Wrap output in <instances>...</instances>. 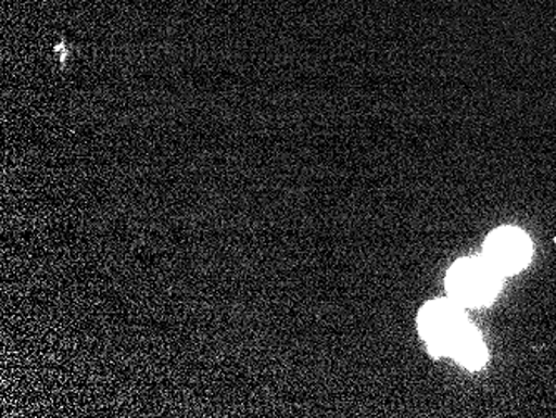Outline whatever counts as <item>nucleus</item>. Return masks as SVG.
<instances>
[{"label":"nucleus","mask_w":556,"mask_h":418,"mask_svg":"<svg viewBox=\"0 0 556 418\" xmlns=\"http://www.w3.org/2000/svg\"><path fill=\"white\" fill-rule=\"evenodd\" d=\"M500 277L485 258H467L450 270L448 292L458 304H490L498 292Z\"/></svg>","instance_id":"obj_1"},{"label":"nucleus","mask_w":556,"mask_h":418,"mask_svg":"<svg viewBox=\"0 0 556 418\" xmlns=\"http://www.w3.org/2000/svg\"><path fill=\"white\" fill-rule=\"evenodd\" d=\"M485 258L500 276H511L527 265L530 258V242L517 229L496 230L485 248Z\"/></svg>","instance_id":"obj_3"},{"label":"nucleus","mask_w":556,"mask_h":418,"mask_svg":"<svg viewBox=\"0 0 556 418\" xmlns=\"http://www.w3.org/2000/svg\"><path fill=\"white\" fill-rule=\"evenodd\" d=\"M452 357L457 358L462 365L470 368V370H477V368L485 364V345H483L477 330L471 329V327L467 330V333L462 337L460 342L453 349Z\"/></svg>","instance_id":"obj_4"},{"label":"nucleus","mask_w":556,"mask_h":418,"mask_svg":"<svg viewBox=\"0 0 556 418\" xmlns=\"http://www.w3.org/2000/svg\"><path fill=\"white\" fill-rule=\"evenodd\" d=\"M470 326L464 312L448 302H432L421 311L420 330L433 352L452 355Z\"/></svg>","instance_id":"obj_2"}]
</instances>
